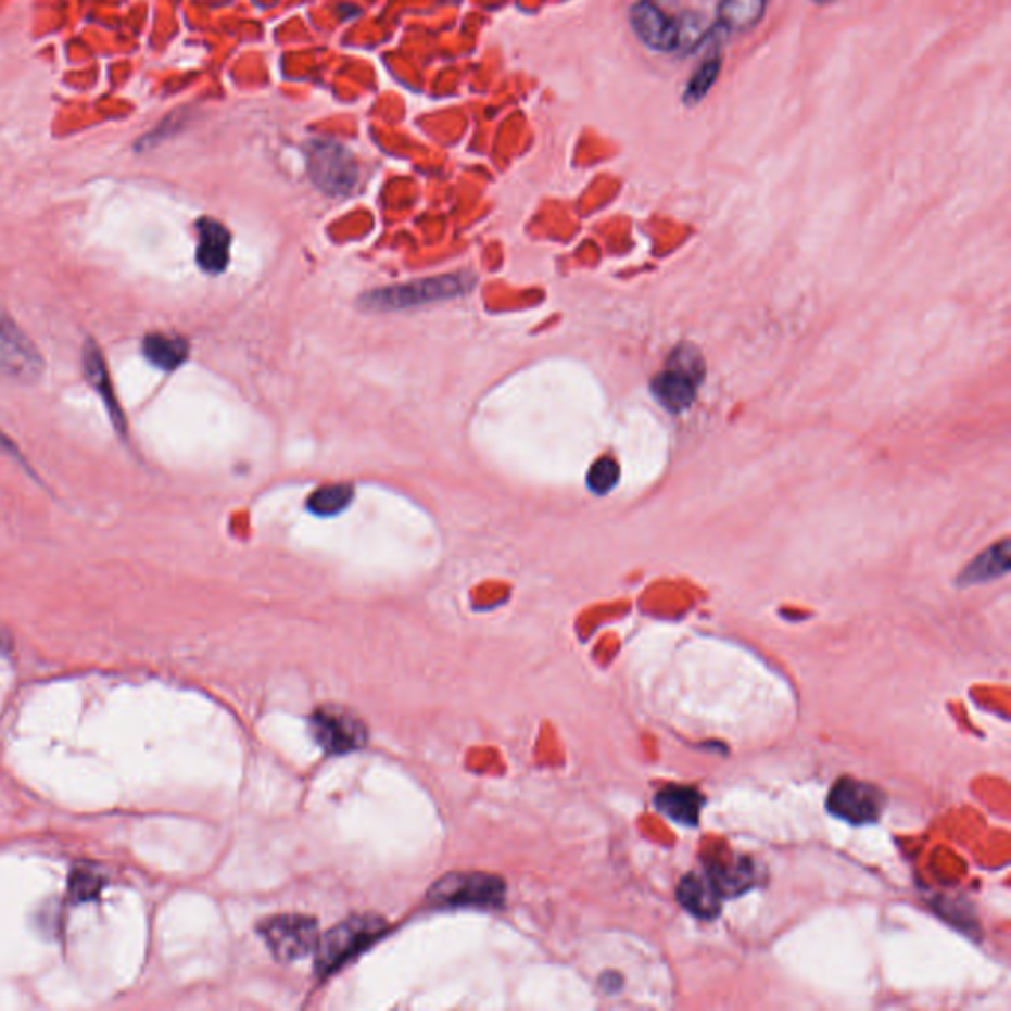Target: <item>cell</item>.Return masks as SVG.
I'll return each instance as SVG.
<instances>
[{
	"label": "cell",
	"mask_w": 1011,
	"mask_h": 1011,
	"mask_svg": "<svg viewBox=\"0 0 1011 1011\" xmlns=\"http://www.w3.org/2000/svg\"><path fill=\"white\" fill-rule=\"evenodd\" d=\"M475 287V277L468 273L441 275L433 279H421L414 283L393 285L386 289L371 291L362 299V306L374 313H392L409 311L415 306L441 303L467 294Z\"/></svg>",
	"instance_id": "6da1fadb"
},
{
	"label": "cell",
	"mask_w": 1011,
	"mask_h": 1011,
	"mask_svg": "<svg viewBox=\"0 0 1011 1011\" xmlns=\"http://www.w3.org/2000/svg\"><path fill=\"white\" fill-rule=\"evenodd\" d=\"M388 924L376 914L350 917L349 921L337 924L327 936L316 945V972L328 976L344 966L352 958L358 957L368 946L374 945Z\"/></svg>",
	"instance_id": "7a4b0ae2"
},
{
	"label": "cell",
	"mask_w": 1011,
	"mask_h": 1011,
	"mask_svg": "<svg viewBox=\"0 0 1011 1011\" xmlns=\"http://www.w3.org/2000/svg\"><path fill=\"white\" fill-rule=\"evenodd\" d=\"M706 378V364L699 350L682 344L670 354L664 370L653 380L654 397L668 412H684L696 400Z\"/></svg>",
	"instance_id": "3957f363"
},
{
	"label": "cell",
	"mask_w": 1011,
	"mask_h": 1011,
	"mask_svg": "<svg viewBox=\"0 0 1011 1011\" xmlns=\"http://www.w3.org/2000/svg\"><path fill=\"white\" fill-rule=\"evenodd\" d=\"M305 154L311 180L328 197H346L358 185V163L344 144L311 141Z\"/></svg>",
	"instance_id": "277c9868"
},
{
	"label": "cell",
	"mask_w": 1011,
	"mask_h": 1011,
	"mask_svg": "<svg viewBox=\"0 0 1011 1011\" xmlns=\"http://www.w3.org/2000/svg\"><path fill=\"white\" fill-rule=\"evenodd\" d=\"M504 881L479 871L448 873L429 889V902L435 907H496L504 901Z\"/></svg>",
	"instance_id": "5b68a950"
},
{
	"label": "cell",
	"mask_w": 1011,
	"mask_h": 1011,
	"mask_svg": "<svg viewBox=\"0 0 1011 1011\" xmlns=\"http://www.w3.org/2000/svg\"><path fill=\"white\" fill-rule=\"evenodd\" d=\"M45 374V359L11 316L0 311V380L34 383Z\"/></svg>",
	"instance_id": "8992f818"
},
{
	"label": "cell",
	"mask_w": 1011,
	"mask_h": 1011,
	"mask_svg": "<svg viewBox=\"0 0 1011 1011\" xmlns=\"http://www.w3.org/2000/svg\"><path fill=\"white\" fill-rule=\"evenodd\" d=\"M260 935L271 948L273 957L281 962H291L315 950L318 924L305 914H279L260 924Z\"/></svg>",
	"instance_id": "52a82bcc"
},
{
	"label": "cell",
	"mask_w": 1011,
	"mask_h": 1011,
	"mask_svg": "<svg viewBox=\"0 0 1011 1011\" xmlns=\"http://www.w3.org/2000/svg\"><path fill=\"white\" fill-rule=\"evenodd\" d=\"M311 735L330 755L362 749L368 741L366 725L354 713L337 706L316 709L311 718Z\"/></svg>",
	"instance_id": "ba28073f"
},
{
	"label": "cell",
	"mask_w": 1011,
	"mask_h": 1011,
	"mask_svg": "<svg viewBox=\"0 0 1011 1011\" xmlns=\"http://www.w3.org/2000/svg\"><path fill=\"white\" fill-rule=\"evenodd\" d=\"M885 796L873 784L839 779L827 796V810L851 824H871L880 820Z\"/></svg>",
	"instance_id": "9c48e42d"
},
{
	"label": "cell",
	"mask_w": 1011,
	"mask_h": 1011,
	"mask_svg": "<svg viewBox=\"0 0 1011 1011\" xmlns=\"http://www.w3.org/2000/svg\"><path fill=\"white\" fill-rule=\"evenodd\" d=\"M631 26L644 46L656 52H674L680 45L678 23L666 16L653 0H641L631 9Z\"/></svg>",
	"instance_id": "30bf717a"
},
{
	"label": "cell",
	"mask_w": 1011,
	"mask_h": 1011,
	"mask_svg": "<svg viewBox=\"0 0 1011 1011\" xmlns=\"http://www.w3.org/2000/svg\"><path fill=\"white\" fill-rule=\"evenodd\" d=\"M81 362H84V374H86V378H88L89 383H91V388L99 393L101 402L105 403V407H108L111 424H113V427H115L119 433H125V429H127V419H125V415H123L119 400H117L115 390H113V381H111L110 370H108V364H105V358H103V352L99 349L96 340L89 338L88 342L84 344Z\"/></svg>",
	"instance_id": "8fae6325"
},
{
	"label": "cell",
	"mask_w": 1011,
	"mask_h": 1011,
	"mask_svg": "<svg viewBox=\"0 0 1011 1011\" xmlns=\"http://www.w3.org/2000/svg\"><path fill=\"white\" fill-rule=\"evenodd\" d=\"M198 265L202 271L218 275L228 267L229 231L216 219L204 218L198 222Z\"/></svg>",
	"instance_id": "7c38bea8"
},
{
	"label": "cell",
	"mask_w": 1011,
	"mask_h": 1011,
	"mask_svg": "<svg viewBox=\"0 0 1011 1011\" xmlns=\"http://www.w3.org/2000/svg\"><path fill=\"white\" fill-rule=\"evenodd\" d=\"M678 901L699 919H713L721 909V895L707 875H685L678 887Z\"/></svg>",
	"instance_id": "4fadbf2b"
},
{
	"label": "cell",
	"mask_w": 1011,
	"mask_h": 1011,
	"mask_svg": "<svg viewBox=\"0 0 1011 1011\" xmlns=\"http://www.w3.org/2000/svg\"><path fill=\"white\" fill-rule=\"evenodd\" d=\"M656 808L682 826H697L704 808V796L696 788L668 786L656 796Z\"/></svg>",
	"instance_id": "5bb4252c"
},
{
	"label": "cell",
	"mask_w": 1011,
	"mask_h": 1011,
	"mask_svg": "<svg viewBox=\"0 0 1011 1011\" xmlns=\"http://www.w3.org/2000/svg\"><path fill=\"white\" fill-rule=\"evenodd\" d=\"M707 877L716 885L721 897H735L753 887L755 868L750 859L743 858L725 863V861H709L707 863Z\"/></svg>",
	"instance_id": "9a60e30c"
},
{
	"label": "cell",
	"mask_w": 1011,
	"mask_h": 1011,
	"mask_svg": "<svg viewBox=\"0 0 1011 1011\" xmlns=\"http://www.w3.org/2000/svg\"><path fill=\"white\" fill-rule=\"evenodd\" d=\"M142 354L153 364L154 368L175 371L188 358V342L176 334L153 332L142 340Z\"/></svg>",
	"instance_id": "2e32d148"
},
{
	"label": "cell",
	"mask_w": 1011,
	"mask_h": 1011,
	"mask_svg": "<svg viewBox=\"0 0 1011 1011\" xmlns=\"http://www.w3.org/2000/svg\"><path fill=\"white\" fill-rule=\"evenodd\" d=\"M1010 571V542H1001V544L994 545L989 547L988 552L978 555L970 566L960 573V579L958 583L960 585H978V583H986V581H991V579H998V577L1006 576Z\"/></svg>",
	"instance_id": "e0dca14e"
},
{
	"label": "cell",
	"mask_w": 1011,
	"mask_h": 1011,
	"mask_svg": "<svg viewBox=\"0 0 1011 1011\" xmlns=\"http://www.w3.org/2000/svg\"><path fill=\"white\" fill-rule=\"evenodd\" d=\"M767 11V0H721L719 26L723 30L747 33L761 23Z\"/></svg>",
	"instance_id": "ac0fdd59"
},
{
	"label": "cell",
	"mask_w": 1011,
	"mask_h": 1011,
	"mask_svg": "<svg viewBox=\"0 0 1011 1011\" xmlns=\"http://www.w3.org/2000/svg\"><path fill=\"white\" fill-rule=\"evenodd\" d=\"M354 498V490L349 484H330L316 490L308 498V510L316 516H337L346 510Z\"/></svg>",
	"instance_id": "d6986e66"
},
{
	"label": "cell",
	"mask_w": 1011,
	"mask_h": 1011,
	"mask_svg": "<svg viewBox=\"0 0 1011 1011\" xmlns=\"http://www.w3.org/2000/svg\"><path fill=\"white\" fill-rule=\"evenodd\" d=\"M719 72H721V58L719 55L709 58L707 62L697 67L696 74L692 76L684 91L685 105H697L702 99H706L707 91L713 88Z\"/></svg>",
	"instance_id": "ffe728a7"
},
{
	"label": "cell",
	"mask_w": 1011,
	"mask_h": 1011,
	"mask_svg": "<svg viewBox=\"0 0 1011 1011\" xmlns=\"http://www.w3.org/2000/svg\"><path fill=\"white\" fill-rule=\"evenodd\" d=\"M103 883L105 881L99 875V871L76 868L69 877V895L76 902L93 901L103 889Z\"/></svg>",
	"instance_id": "44dd1931"
},
{
	"label": "cell",
	"mask_w": 1011,
	"mask_h": 1011,
	"mask_svg": "<svg viewBox=\"0 0 1011 1011\" xmlns=\"http://www.w3.org/2000/svg\"><path fill=\"white\" fill-rule=\"evenodd\" d=\"M617 482H619V465L612 458H598L589 470V489L595 494H607L617 486Z\"/></svg>",
	"instance_id": "7402d4cb"
},
{
	"label": "cell",
	"mask_w": 1011,
	"mask_h": 1011,
	"mask_svg": "<svg viewBox=\"0 0 1011 1011\" xmlns=\"http://www.w3.org/2000/svg\"><path fill=\"white\" fill-rule=\"evenodd\" d=\"M816 2H830V0H816Z\"/></svg>",
	"instance_id": "603a6c76"
}]
</instances>
